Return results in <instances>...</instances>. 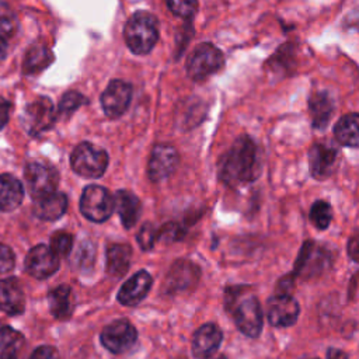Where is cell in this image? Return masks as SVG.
Here are the masks:
<instances>
[{"label": "cell", "mask_w": 359, "mask_h": 359, "mask_svg": "<svg viewBox=\"0 0 359 359\" xmlns=\"http://www.w3.org/2000/svg\"><path fill=\"white\" fill-rule=\"evenodd\" d=\"M70 164L76 174L86 178H98L107 170L108 154L105 150L83 142L72 151Z\"/></svg>", "instance_id": "obj_3"}, {"label": "cell", "mask_w": 359, "mask_h": 359, "mask_svg": "<svg viewBox=\"0 0 359 359\" xmlns=\"http://www.w3.org/2000/svg\"><path fill=\"white\" fill-rule=\"evenodd\" d=\"M59 268V257L45 244H38L29 250L25 258L27 272L36 278L45 279L53 275Z\"/></svg>", "instance_id": "obj_13"}, {"label": "cell", "mask_w": 359, "mask_h": 359, "mask_svg": "<svg viewBox=\"0 0 359 359\" xmlns=\"http://www.w3.org/2000/svg\"><path fill=\"white\" fill-rule=\"evenodd\" d=\"M157 240V230L153 227L151 223H144L137 233V243L142 250L147 251L151 250Z\"/></svg>", "instance_id": "obj_33"}, {"label": "cell", "mask_w": 359, "mask_h": 359, "mask_svg": "<svg viewBox=\"0 0 359 359\" xmlns=\"http://www.w3.org/2000/svg\"><path fill=\"white\" fill-rule=\"evenodd\" d=\"M184 229L178 223H167L157 231V240H163L164 243H174L184 237Z\"/></svg>", "instance_id": "obj_32"}, {"label": "cell", "mask_w": 359, "mask_h": 359, "mask_svg": "<svg viewBox=\"0 0 359 359\" xmlns=\"http://www.w3.org/2000/svg\"><path fill=\"white\" fill-rule=\"evenodd\" d=\"M14 268V252L6 244H0V273H6Z\"/></svg>", "instance_id": "obj_34"}, {"label": "cell", "mask_w": 359, "mask_h": 359, "mask_svg": "<svg viewBox=\"0 0 359 359\" xmlns=\"http://www.w3.org/2000/svg\"><path fill=\"white\" fill-rule=\"evenodd\" d=\"M168 8L178 17L188 18L196 11V0H165Z\"/></svg>", "instance_id": "obj_31"}, {"label": "cell", "mask_w": 359, "mask_h": 359, "mask_svg": "<svg viewBox=\"0 0 359 359\" xmlns=\"http://www.w3.org/2000/svg\"><path fill=\"white\" fill-rule=\"evenodd\" d=\"M24 177L28 185V191L34 201L42 196H46L52 192H56L59 174L52 165L46 163L35 161V163L27 164Z\"/></svg>", "instance_id": "obj_6"}, {"label": "cell", "mask_w": 359, "mask_h": 359, "mask_svg": "<svg viewBox=\"0 0 359 359\" xmlns=\"http://www.w3.org/2000/svg\"><path fill=\"white\" fill-rule=\"evenodd\" d=\"M73 236L66 231H57L50 237V250L57 257H65L72 251Z\"/></svg>", "instance_id": "obj_30"}, {"label": "cell", "mask_w": 359, "mask_h": 359, "mask_svg": "<svg viewBox=\"0 0 359 359\" xmlns=\"http://www.w3.org/2000/svg\"><path fill=\"white\" fill-rule=\"evenodd\" d=\"M123 38L133 53H149L158 39V24L156 17L147 11L135 13L125 24Z\"/></svg>", "instance_id": "obj_2"}, {"label": "cell", "mask_w": 359, "mask_h": 359, "mask_svg": "<svg viewBox=\"0 0 359 359\" xmlns=\"http://www.w3.org/2000/svg\"><path fill=\"white\" fill-rule=\"evenodd\" d=\"M313 359H317V358H313Z\"/></svg>", "instance_id": "obj_42"}, {"label": "cell", "mask_w": 359, "mask_h": 359, "mask_svg": "<svg viewBox=\"0 0 359 359\" xmlns=\"http://www.w3.org/2000/svg\"><path fill=\"white\" fill-rule=\"evenodd\" d=\"M7 55V42L4 38H0V62L6 57Z\"/></svg>", "instance_id": "obj_40"}, {"label": "cell", "mask_w": 359, "mask_h": 359, "mask_svg": "<svg viewBox=\"0 0 359 359\" xmlns=\"http://www.w3.org/2000/svg\"><path fill=\"white\" fill-rule=\"evenodd\" d=\"M137 339L136 328L128 320H116L108 324L101 332L102 345L112 353L129 351Z\"/></svg>", "instance_id": "obj_10"}, {"label": "cell", "mask_w": 359, "mask_h": 359, "mask_svg": "<svg viewBox=\"0 0 359 359\" xmlns=\"http://www.w3.org/2000/svg\"><path fill=\"white\" fill-rule=\"evenodd\" d=\"M309 109L313 119V126L317 129L325 128L334 112V102L331 95L327 93H317L311 95L309 100Z\"/></svg>", "instance_id": "obj_25"}, {"label": "cell", "mask_w": 359, "mask_h": 359, "mask_svg": "<svg viewBox=\"0 0 359 359\" xmlns=\"http://www.w3.org/2000/svg\"><path fill=\"white\" fill-rule=\"evenodd\" d=\"M88 100L77 93V91H67L60 102H59V107H57V114L59 115H70L73 111H76L79 107H81L83 104H87Z\"/></svg>", "instance_id": "obj_29"}, {"label": "cell", "mask_w": 359, "mask_h": 359, "mask_svg": "<svg viewBox=\"0 0 359 359\" xmlns=\"http://www.w3.org/2000/svg\"><path fill=\"white\" fill-rule=\"evenodd\" d=\"M346 252L349 258L355 262H359V234L352 236L346 245Z\"/></svg>", "instance_id": "obj_37"}, {"label": "cell", "mask_w": 359, "mask_h": 359, "mask_svg": "<svg viewBox=\"0 0 359 359\" xmlns=\"http://www.w3.org/2000/svg\"><path fill=\"white\" fill-rule=\"evenodd\" d=\"M114 203H115V209L118 210V215L121 217L123 227H126V229L133 227L140 216V212H142V205H140L139 198L129 191L121 189L115 194Z\"/></svg>", "instance_id": "obj_18"}, {"label": "cell", "mask_w": 359, "mask_h": 359, "mask_svg": "<svg viewBox=\"0 0 359 359\" xmlns=\"http://www.w3.org/2000/svg\"><path fill=\"white\" fill-rule=\"evenodd\" d=\"M332 219V209L330 206L328 202L325 201H316L311 205L310 209V220L313 222V224L320 229V230H325Z\"/></svg>", "instance_id": "obj_28"}, {"label": "cell", "mask_w": 359, "mask_h": 359, "mask_svg": "<svg viewBox=\"0 0 359 359\" xmlns=\"http://www.w3.org/2000/svg\"><path fill=\"white\" fill-rule=\"evenodd\" d=\"M56 121L53 102L46 97H39L25 107L22 114V125L31 136H39L49 130Z\"/></svg>", "instance_id": "obj_7"}, {"label": "cell", "mask_w": 359, "mask_h": 359, "mask_svg": "<svg viewBox=\"0 0 359 359\" xmlns=\"http://www.w3.org/2000/svg\"><path fill=\"white\" fill-rule=\"evenodd\" d=\"M178 164V153L170 144H156L151 150L147 172L151 181L158 182L174 172Z\"/></svg>", "instance_id": "obj_14"}, {"label": "cell", "mask_w": 359, "mask_h": 359, "mask_svg": "<svg viewBox=\"0 0 359 359\" xmlns=\"http://www.w3.org/2000/svg\"><path fill=\"white\" fill-rule=\"evenodd\" d=\"M153 279L147 271H139L130 276L119 289L118 300L125 306H136L140 303L151 287Z\"/></svg>", "instance_id": "obj_16"}, {"label": "cell", "mask_w": 359, "mask_h": 359, "mask_svg": "<svg viewBox=\"0 0 359 359\" xmlns=\"http://www.w3.org/2000/svg\"><path fill=\"white\" fill-rule=\"evenodd\" d=\"M216 359H226V356H224V355H222V356H219V358H216Z\"/></svg>", "instance_id": "obj_41"}, {"label": "cell", "mask_w": 359, "mask_h": 359, "mask_svg": "<svg viewBox=\"0 0 359 359\" xmlns=\"http://www.w3.org/2000/svg\"><path fill=\"white\" fill-rule=\"evenodd\" d=\"M337 161V150L328 144L317 143L309 151L310 171L314 178L324 180L331 175Z\"/></svg>", "instance_id": "obj_17"}, {"label": "cell", "mask_w": 359, "mask_h": 359, "mask_svg": "<svg viewBox=\"0 0 359 359\" xmlns=\"http://www.w3.org/2000/svg\"><path fill=\"white\" fill-rule=\"evenodd\" d=\"M115 208L114 196L100 185H88L80 198V210L91 222H105Z\"/></svg>", "instance_id": "obj_4"}, {"label": "cell", "mask_w": 359, "mask_h": 359, "mask_svg": "<svg viewBox=\"0 0 359 359\" xmlns=\"http://www.w3.org/2000/svg\"><path fill=\"white\" fill-rule=\"evenodd\" d=\"M17 29V21L13 15H1L0 17V38L11 36Z\"/></svg>", "instance_id": "obj_35"}, {"label": "cell", "mask_w": 359, "mask_h": 359, "mask_svg": "<svg viewBox=\"0 0 359 359\" xmlns=\"http://www.w3.org/2000/svg\"><path fill=\"white\" fill-rule=\"evenodd\" d=\"M53 62V53L43 43H35L28 48L22 60L25 74H36L46 69Z\"/></svg>", "instance_id": "obj_22"}, {"label": "cell", "mask_w": 359, "mask_h": 359, "mask_svg": "<svg viewBox=\"0 0 359 359\" xmlns=\"http://www.w3.org/2000/svg\"><path fill=\"white\" fill-rule=\"evenodd\" d=\"M222 339H223V332L217 325L212 323L201 325L194 334V339H192L194 356L196 359H209L219 349Z\"/></svg>", "instance_id": "obj_15"}, {"label": "cell", "mask_w": 359, "mask_h": 359, "mask_svg": "<svg viewBox=\"0 0 359 359\" xmlns=\"http://www.w3.org/2000/svg\"><path fill=\"white\" fill-rule=\"evenodd\" d=\"M237 328L247 337L257 338L262 331V309L257 297H245L233 309Z\"/></svg>", "instance_id": "obj_8"}, {"label": "cell", "mask_w": 359, "mask_h": 359, "mask_svg": "<svg viewBox=\"0 0 359 359\" xmlns=\"http://www.w3.org/2000/svg\"><path fill=\"white\" fill-rule=\"evenodd\" d=\"M22 345V335L11 327L0 328V359H17Z\"/></svg>", "instance_id": "obj_27"}, {"label": "cell", "mask_w": 359, "mask_h": 359, "mask_svg": "<svg viewBox=\"0 0 359 359\" xmlns=\"http://www.w3.org/2000/svg\"><path fill=\"white\" fill-rule=\"evenodd\" d=\"M24 292L15 279L0 280V310L7 314H20L24 311Z\"/></svg>", "instance_id": "obj_20"}, {"label": "cell", "mask_w": 359, "mask_h": 359, "mask_svg": "<svg viewBox=\"0 0 359 359\" xmlns=\"http://www.w3.org/2000/svg\"><path fill=\"white\" fill-rule=\"evenodd\" d=\"M132 258V248L128 244H112L107 250V272L115 278L126 273Z\"/></svg>", "instance_id": "obj_23"}, {"label": "cell", "mask_w": 359, "mask_h": 359, "mask_svg": "<svg viewBox=\"0 0 359 359\" xmlns=\"http://www.w3.org/2000/svg\"><path fill=\"white\" fill-rule=\"evenodd\" d=\"M335 139L348 147H359V114L344 115L334 126Z\"/></svg>", "instance_id": "obj_24"}, {"label": "cell", "mask_w": 359, "mask_h": 359, "mask_svg": "<svg viewBox=\"0 0 359 359\" xmlns=\"http://www.w3.org/2000/svg\"><path fill=\"white\" fill-rule=\"evenodd\" d=\"M261 172V154L250 136H240L219 163L220 180L226 184H247Z\"/></svg>", "instance_id": "obj_1"}, {"label": "cell", "mask_w": 359, "mask_h": 359, "mask_svg": "<svg viewBox=\"0 0 359 359\" xmlns=\"http://www.w3.org/2000/svg\"><path fill=\"white\" fill-rule=\"evenodd\" d=\"M299 303L287 293L272 296L266 303L268 321L275 327L293 325L299 318Z\"/></svg>", "instance_id": "obj_11"}, {"label": "cell", "mask_w": 359, "mask_h": 359, "mask_svg": "<svg viewBox=\"0 0 359 359\" xmlns=\"http://www.w3.org/2000/svg\"><path fill=\"white\" fill-rule=\"evenodd\" d=\"M199 280V268L189 259H177L168 271L163 290L165 293H182L192 290Z\"/></svg>", "instance_id": "obj_9"}, {"label": "cell", "mask_w": 359, "mask_h": 359, "mask_svg": "<svg viewBox=\"0 0 359 359\" xmlns=\"http://www.w3.org/2000/svg\"><path fill=\"white\" fill-rule=\"evenodd\" d=\"M29 359H59V353L53 346H38L29 356Z\"/></svg>", "instance_id": "obj_36"}, {"label": "cell", "mask_w": 359, "mask_h": 359, "mask_svg": "<svg viewBox=\"0 0 359 359\" xmlns=\"http://www.w3.org/2000/svg\"><path fill=\"white\" fill-rule=\"evenodd\" d=\"M327 359H348L346 353L337 348H330L327 351Z\"/></svg>", "instance_id": "obj_39"}, {"label": "cell", "mask_w": 359, "mask_h": 359, "mask_svg": "<svg viewBox=\"0 0 359 359\" xmlns=\"http://www.w3.org/2000/svg\"><path fill=\"white\" fill-rule=\"evenodd\" d=\"M66 209L67 198L62 192H52L34 202V215L42 220H56L65 215Z\"/></svg>", "instance_id": "obj_19"}, {"label": "cell", "mask_w": 359, "mask_h": 359, "mask_svg": "<svg viewBox=\"0 0 359 359\" xmlns=\"http://www.w3.org/2000/svg\"><path fill=\"white\" fill-rule=\"evenodd\" d=\"M132 100V86L123 80H112L101 94V105L107 116L119 118Z\"/></svg>", "instance_id": "obj_12"}, {"label": "cell", "mask_w": 359, "mask_h": 359, "mask_svg": "<svg viewBox=\"0 0 359 359\" xmlns=\"http://www.w3.org/2000/svg\"><path fill=\"white\" fill-rule=\"evenodd\" d=\"M24 198L22 184L11 174L0 175V210L10 212L20 206Z\"/></svg>", "instance_id": "obj_21"}, {"label": "cell", "mask_w": 359, "mask_h": 359, "mask_svg": "<svg viewBox=\"0 0 359 359\" xmlns=\"http://www.w3.org/2000/svg\"><path fill=\"white\" fill-rule=\"evenodd\" d=\"M222 52L215 45L203 42L199 43L191 53L187 63V72L192 80L201 81L213 74L215 72H217L222 67Z\"/></svg>", "instance_id": "obj_5"}, {"label": "cell", "mask_w": 359, "mask_h": 359, "mask_svg": "<svg viewBox=\"0 0 359 359\" xmlns=\"http://www.w3.org/2000/svg\"><path fill=\"white\" fill-rule=\"evenodd\" d=\"M49 309L55 318L65 320L69 318L73 310V302H72V289L67 285H60L56 289L50 290L48 294Z\"/></svg>", "instance_id": "obj_26"}, {"label": "cell", "mask_w": 359, "mask_h": 359, "mask_svg": "<svg viewBox=\"0 0 359 359\" xmlns=\"http://www.w3.org/2000/svg\"><path fill=\"white\" fill-rule=\"evenodd\" d=\"M10 102L0 97V129H3L6 126V123L8 122V116H10Z\"/></svg>", "instance_id": "obj_38"}]
</instances>
